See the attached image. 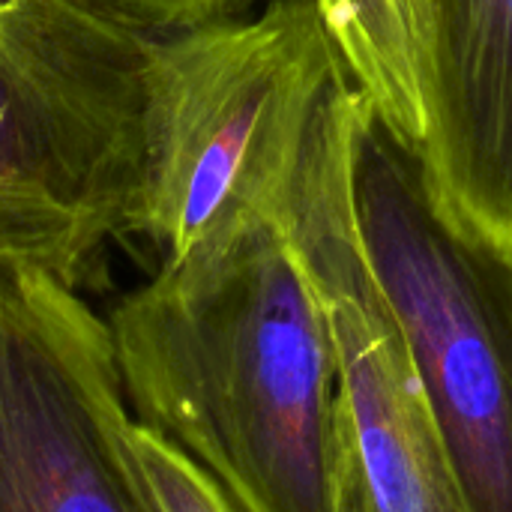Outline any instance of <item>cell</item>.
I'll return each mask as SVG.
<instances>
[{
	"instance_id": "obj_1",
	"label": "cell",
	"mask_w": 512,
	"mask_h": 512,
	"mask_svg": "<svg viewBox=\"0 0 512 512\" xmlns=\"http://www.w3.org/2000/svg\"><path fill=\"white\" fill-rule=\"evenodd\" d=\"M135 423L240 512H363L324 306L270 216L234 219L108 315Z\"/></svg>"
},
{
	"instance_id": "obj_10",
	"label": "cell",
	"mask_w": 512,
	"mask_h": 512,
	"mask_svg": "<svg viewBox=\"0 0 512 512\" xmlns=\"http://www.w3.org/2000/svg\"><path fill=\"white\" fill-rule=\"evenodd\" d=\"M150 30H186L219 18H234L252 0H111Z\"/></svg>"
},
{
	"instance_id": "obj_3",
	"label": "cell",
	"mask_w": 512,
	"mask_h": 512,
	"mask_svg": "<svg viewBox=\"0 0 512 512\" xmlns=\"http://www.w3.org/2000/svg\"><path fill=\"white\" fill-rule=\"evenodd\" d=\"M360 237L426 390L465 512H512V249L462 219L420 147L357 93Z\"/></svg>"
},
{
	"instance_id": "obj_5",
	"label": "cell",
	"mask_w": 512,
	"mask_h": 512,
	"mask_svg": "<svg viewBox=\"0 0 512 512\" xmlns=\"http://www.w3.org/2000/svg\"><path fill=\"white\" fill-rule=\"evenodd\" d=\"M357 90L342 75L312 117L270 219L330 324L363 512H465L426 390L369 264L351 180Z\"/></svg>"
},
{
	"instance_id": "obj_8",
	"label": "cell",
	"mask_w": 512,
	"mask_h": 512,
	"mask_svg": "<svg viewBox=\"0 0 512 512\" xmlns=\"http://www.w3.org/2000/svg\"><path fill=\"white\" fill-rule=\"evenodd\" d=\"M315 6L366 108L420 147L426 111L417 0H315Z\"/></svg>"
},
{
	"instance_id": "obj_2",
	"label": "cell",
	"mask_w": 512,
	"mask_h": 512,
	"mask_svg": "<svg viewBox=\"0 0 512 512\" xmlns=\"http://www.w3.org/2000/svg\"><path fill=\"white\" fill-rule=\"evenodd\" d=\"M159 36L111 0H0V258L78 285L135 234Z\"/></svg>"
},
{
	"instance_id": "obj_6",
	"label": "cell",
	"mask_w": 512,
	"mask_h": 512,
	"mask_svg": "<svg viewBox=\"0 0 512 512\" xmlns=\"http://www.w3.org/2000/svg\"><path fill=\"white\" fill-rule=\"evenodd\" d=\"M129 423L108 321L57 270L0 258V512H156Z\"/></svg>"
},
{
	"instance_id": "obj_7",
	"label": "cell",
	"mask_w": 512,
	"mask_h": 512,
	"mask_svg": "<svg viewBox=\"0 0 512 512\" xmlns=\"http://www.w3.org/2000/svg\"><path fill=\"white\" fill-rule=\"evenodd\" d=\"M423 162L447 204L512 249V0H417Z\"/></svg>"
},
{
	"instance_id": "obj_9",
	"label": "cell",
	"mask_w": 512,
	"mask_h": 512,
	"mask_svg": "<svg viewBox=\"0 0 512 512\" xmlns=\"http://www.w3.org/2000/svg\"><path fill=\"white\" fill-rule=\"evenodd\" d=\"M129 453L156 512H240L192 459L135 420L129 423Z\"/></svg>"
},
{
	"instance_id": "obj_4",
	"label": "cell",
	"mask_w": 512,
	"mask_h": 512,
	"mask_svg": "<svg viewBox=\"0 0 512 512\" xmlns=\"http://www.w3.org/2000/svg\"><path fill=\"white\" fill-rule=\"evenodd\" d=\"M342 75L315 0H267L246 21L162 33L135 234L171 258L234 219L267 216Z\"/></svg>"
}]
</instances>
